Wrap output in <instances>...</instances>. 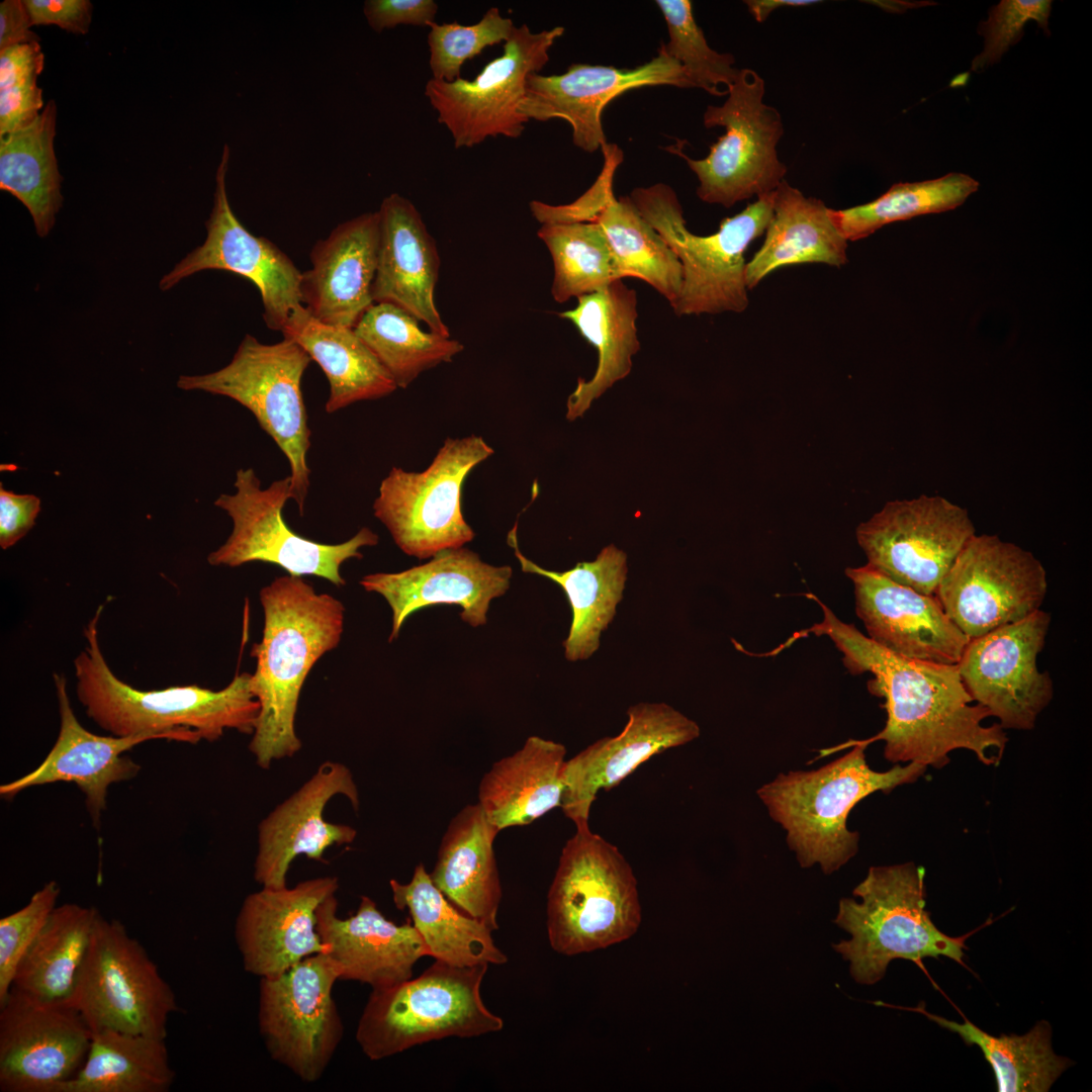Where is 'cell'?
<instances>
[{"instance_id":"4316f807","label":"cell","mask_w":1092,"mask_h":1092,"mask_svg":"<svg viewBox=\"0 0 1092 1092\" xmlns=\"http://www.w3.org/2000/svg\"><path fill=\"white\" fill-rule=\"evenodd\" d=\"M512 575L511 566L488 564L476 552L458 547L443 550L427 563L400 572L367 574L360 584L388 603L392 611L391 642L412 614L435 605L459 606L463 622L472 627L485 625L490 602L507 593Z\"/></svg>"},{"instance_id":"9c48e42d","label":"cell","mask_w":1092,"mask_h":1092,"mask_svg":"<svg viewBox=\"0 0 1092 1092\" xmlns=\"http://www.w3.org/2000/svg\"><path fill=\"white\" fill-rule=\"evenodd\" d=\"M310 361L290 339L263 344L248 334L226 366L207 374L182 375L177 381L183 390L228 396L254 415L289 463L292 499L301 516L309 487L311 435L301 379Z\"/></svg>"},{"instance_id":"d6a6232c","label":"cell","mask_w":1092,"mask_h":1092,"mask_svg":"<svg viewBox=\"0 0 1092 1092\" xmlns=\"http://www.w3.org/2000/svg\"><path fill=\"white\" fill-rule=\"evenodd\" d=\"M571 322L598 351V367L590 380L578 378L567 398L566 419L573 421L589 408L613 384L632 368V356L640 350L637 337L636 291L622 279L577 298V305L558 313Z\"/></svg>"},{"instance_id":"5bb4252c","label":"cell","mask_w":1092,"mask_h":1092,"mask_svg":"<svg viewBox=\"0 0 1092 1092\" xmlns=\"http://www.w3.org/2000/svg\"><path fill=\"white\" fill-rule=\"evenodd\" d=\"M563 26L533 32L527 24L515 26L503 53L488 62L472 80H428L425 96L437 112L438 122L450 132L456 149L473 148L489 138H519L528 120L520 106L527 79L549 62V52L563 35Z\"/></svg>"},{"instance_id":"e575fe53","label":"cell","mask_w":1092,"mask_h":1092,"mask_svg":"<svg viewBox=\"0 0 1092 1092\" xmlns=\"http://www.w3.org/2000/svg\"><path fill=\"white\" fill-rule=\"evenodd\" d=\"M846 249L847 241L832 222L829 207L784 180L774 191V214L764 242L746 263L747 289L783 267L811 263L841 267L847 262Z\"/></svg>"},{"instance_id":"277c9868","label":"cell","mask_w":1092,"mask_h":1092,"mask_svg":"<svg viewBox=\"0 0 1092 1092\" xmlns=\"http://www.w3.org/2000/svg\"><path fill=\"white\" fill-rule=\"evenodd\" d=\"M853 748L812 770H791L757 790L771 819L786 831V841L802 868L819 864L824 874L839 870L858 851L859 833L847 828L853 807L875 792L890 793L919 779L927 766L896 763L877 771L867 762L861 741H849L833 752Z\"/></svg>"},{"instance_id":"11a10c76","label":"cell","mask_w":1092,"mask_h":1092,"mask_svg":"<svg viewBox=\"0 0 1092 1092\" xmlns=\"http://www.w3.org/2000/svg\"><path fill=\"white\" fill-rule=\"evenodd\" d=\"M43 67L44 55L39 42L0 50V90L37 79Z\"/></svg>"},{"instance_id":"bcb514c9","label":"cell","mask_w":1092,"mask_h":1092,"mask_svg":"<svg viewBox=\"0 0 1092 1092\" xmlns=\"http://www.w3.org/2000/svg\"><path fill=\"white\" fill-rule=\"evenodd\" d=\"M668 31V41L661 44L665 53L682 68L691 87L705 90L714 96H723L735 81L739 70L729 53H718L710 48L702 28L697 24L692 2L689 0H657Z\"/></svg>"},{"instance_id":"6da1fadb","label":"cell","mask_w":1092,"mask_h":1092,"mask_svg":"<svg viewBox=\"0 0 1092 1092\" xmlns=\"http://www.w3.org/2000/svg\"><path fill=\"white\" fill-rule=\"evenodd\" d=\"M823 619L800 634L827 636L841 652L853 674L870 672L872 694L885 699V727L860 740L885 742L884 756L891 762H918L936 768L949 761L956 749L972 751L986 765L999 763L1008 741L999 724L983 725L989 711L967 692L957 664H937L906 658L888 651L842 622L819 599Z\"/></svg>"},{"instance_id":"c3c4849f","label":"cell","mask_w":1092,"mask_h":1092,"mask_svg":"<svg viewBox=\"0 0 1092 1092\" xmlns=\"http://www.w3.org/2000/svg\"><path fill=\"white\" fill-rule=\"evenodd\" d=\"M60 886L50 881L19 910L0 919V1004L12 986L16 968L56 908Z\"/></svg>"},{"instance_id":"2e32d148","label":"cell","mask_w":1092,"mask_h":1092,"mask_svg":"<svg viewBox=\"0 0 1092 1092\" xmlns=\"http://www.w3.org/2000/svg\"><path fill=\"white\" fill-rule=\"evenodd\" d=\"M1046 592V571L1030 551L997 535L975 534L934 596L971 640L1039 610Z\"/></svg>"},{"instance_id":"603a6c76","label":"cell","mask_w":1092,"mask_h":1092,"mask_svg":"<svg viewBox=\"0 0 1092 1092\" xmlns=\"http://www.w3.org/2000/svg\"><path fill=\"white\" fill-rule=\"evenodd\" d=\"M626 726L564 761L560 808L575 827L587 826L600 791H608L651 756L700 736L692 719L665 703H638L627 710Z\"/></svg>"},{"instance_id":"7a4b0ae2","label":"cell","mask_w":1092,"mask_h":1092,"mask_svg":"<svg viewBox=\"0 0 1092 1092\" xmlns=\"http://www.w3.org/2000/svg\"><path fill=\"white\" fill-rule=\"evenodd\" d=\"M262 639L253 645L251 691L260 705L249 750L264 769L301 748L295 731L300 691L315 662L340 643L343 604L302 576L276 577L260 590Z\"/></svg>"},{"instance_id":"ee69618b","label":"cell","mask_w":1092,"mask_h":1092,"mask_svg":"<svg viewBox=\"0 0 1092 1092\" xmlns=\"http://www.w3.org/2000/svg\"><path fill=\"white\" fill-rule=\"evenodd\" d=\"M978 188L979 182L971 176L948 173L931 180L896 183L871 202L829 208V215L844 239L854 242L895 221L954 209Z\"/></svg>"},{"instance_id":"f35d334b","label":"cell","mask_w":1092,"mask_h":1092,"mask_svg":"<svg viewBox=\"0 0 1092 1092\" xmlns=\"http://www.w3.org/2000/svg\"><path fill=\"white\" fill-rule=\"evenodd\" d=\"M56 124L57 105L50 100L32 123L0 136V189L27 208L40 238L53 230L64 200Z\"/></svg>"},{"instance_id":"f1b7e54d","label":"cell","mask_w":1092,"mask_h":1092,"mask_svg":"<svg viewBox=\"0 0 1092 1092\" xmlns=\"http://www.w3.org/2000/svg\"><path fill=\"white\" fill-rule=\"evenodd\" d=\"M378 211L379 245L372 286L374 303L400 307L429 331L451 337L435 301L440 256L415 204L398 193L384 197Z\"/></svg>"},{"instance_id":"5b68a950","label":"cell","mask_w":1092,"mask_h":1092,"mask_svg":"<svg viewBox=\"0 0 1092 1092\" xmlns=\"http://www.w3.org/2000/svg\"><path fill=\"white\" fill-rule=\"evenodd\" d=\"M925 870L914 862L871 867L853 889L859 900L842 898L835 924L850 934L833 944L849 962L854 981L874 985L898 959L922 966L926 958H948L963 966L966 939L940 931L926 910Z\"/></svg>"},{"instance_id":"8992f818","label":"cell","mask_w":1092,"mask_h":1092,"mask_svg":"<svg viewBox=\"0 0 1092 1092\" xmlns=\"http://www.w3.org/2000/svg\"><path fill=\"white\" fill-rule=\"evenodd\" d=\"M640 923L637 881L629 862L589 825L575 827L548 892L551 947L564 956L606 948L630 938Z\"/></svg>"},{"instance_id":"484cf974","label":"cell","mask_w":1092,"mask_h":1092,"mask_svg":"<svg viewBox=\"0 0 1092 1092\" xmlns=\"http://www.w3.org/2000/svg\"><path fill=\"white\" fill-rule=\"evenodd\" d=\"M855 612L868 637L897 655L958 664L970 639L950 621L935 596L918 593L869 564L847 567Z\"/></svg>"},{"instance_id":"7bdbcfd3","label":"cell","mask_w":1092,"mask_h":1092,"mask_svg":"<svg viewBox=\"0 0 1092 1092\" xmlns=\"http://www.w3.org/2000/svg\"><path fill=\"white\" fill-rule=\"evenodd\" d=\"M419 323L396 305L376 302L354 327L399 388H406L423 372L452 362L464 349L458 340L426 332Z\"/></svg>"},{"instance_id":"681fc988","label":"cell","mask_w":1092,"mask_h":1092,"mask_svg":"<svg viewBox=\"0 0 1092 1092\" xmlns=\"http://www.w3.org/2000/svg\"><path fill=\"white\" fill-rule=\"evenodd\" d=\"M1052 10L1050 0H1002L991 7L988 19L982 21L978 32L984 37V49L972 63V70L981 72L1000 61L1001 57L1023 35L1025 24L1034 20L1046 33Z\"/></svg>"},{"instance_id":"74e56055","label":"cell","mask_w":1092,"mask_h":1092,"mask_svg":"<svg viewBox=\"0 0 1092 1092\" xmlns=\"http://www.w3.org/2000/svg\"><path fill=\"white\" fill-rule=\"evenodd\" d=\"M282 335L298 344L324 371L330 385L328 414L387 396L398 388L354 329L320 322L307 312Z\"/></svg>"},{"instance_id":"b9f144b4","label":"cell","mask_w":1092,"mask_h":1092,"mask_svg":"<svg viewBox=\"0 0 1092 1092\" xmlns=\"http://www.w3.org/2000/svg\"><path fill=\"white\" fill-rule=\"evenodd\" d=\"M937 1025L960 1035L964 1042L977 1045L992 1067L998 1092H1046L1058 1078L1073 1065L1052 1048V1027L1038 1021L1028 1032L994 1036L968 1020L959 1023L926 1011L911 1008Z\"/></svg>"},{"instance_id":"83f0119b","label":"cell","mask_w":1092,"mask_h":1092,"mask_svg":"<svg viewBox=\"0 0 1092 1092\" xmlns=\"http://www.w3.org/2000/svg\"><path fill=\"white\" fill-rule=\"evenodd\" d=\"M59 704L60 730L57 740L32 771L0 786L2 798L11 800L25 789L58 782L74 783L85 796L86 808L95 828L106 809L110 785L138 776L141 765L122 754L133 746L153 739H168L164 734L145 733L130 736H101L85 729L71 706L64 675L55 673Z\"/></svg>"},{"instance_id":"f546056e","label":"cell","mask_w":1092,"mask_h":1092,"mask_svg":"<svg viewBox=\"0 0 1092 1092\" xmlns=\"http://www.w3.org/2000/svg\"><path fill=\"white\" fill-rule=\"evenodd\" d=\"M379 245L378 211L338 224L310 252L311 268L302 272L303 306L320 322L354 329L374 304L372 286Z\"/></svg>"},{"instance_id":"836d02e7","label":"cell","mask_w":1092,"mask_h":1092,"mask_svg":"<svg viewBox=\"0 0 1092 1092\" xmlns=\"http://www.w3.org/2000/svg\"><path fill=\"white\" fill-rule=\"evenodd\" d=\"M565 755L563 744L530 736L519 750L495 761L478 788L477 803L488 821L500 831L560 807Z\"/></svg>"},{"instance_id":"4dcf8cb0","label":"cell","mask_w":1092,"mask_h":1092,"mask_svg":"<svg viewBox=\"0 0 1092 1092\" xmlns=\"http://www.w3.org/2000/svg\"><path fill=\"white\" fill-rule=\"evenodd\" d=\"M315 915L316 931L340 969V980L367 984L372 990L390 987L413 978L416 963L428 956L413 924L386 919L367 896L348 918L338 916L335 895L320 904Z\"/></svg>"},{"instance_id":"7c38bea8","label":"cell","mask_w":1092,"mask_h":1092,"mask_svg":"<svg viewBox=\"0 0 1092 1092\" xmlns=\"http://www.w3.org/2000/svg\"><path fill=\"white\" fill-rule=\"evenodd\" d=\"M492 454L480 436L447 438L424 471L391 468L373 503L374 516L408 556L427 559L463 547L475 536L462 513L463 483Z\"/></svg>"},{"instance_id":"f907efd6","label":"cell","mask_w":1092,"mask_h":1092,"mask_svg":"<svg viewBox=\"0 0 1092 1092\" xmlns=\"http://www.w3.org/2000/svg\"><path fill=\"white\" fill-rule=\"evenodd\" d=\"M363 13L375 32L397 25L429 27L435 22L438 4L434 0H367Z\"/></svg>"},{"instance_id":"8fae6325","label":"cell","mask_w":1092,"mask_h":1092,"mask_svg":"<svg viewBox=\"0 0 1092 1092\" xmlns=\"http://www.w3.org/2000/svg\"><path fill=\"white\" fill-rule=\"evenodd\" d=\"M234 485L235 493H221L214 500V506L232 519L233 530L225 542L208 554L210 565L238 567L261 561L293 576L314 575L342 586L346 581L341 565L363 558L361 548L378 544V535L367 527L339 544L320 543L292 531L282 516L286 502L292 499L289 475L263 489L253 468H240Z\"/></svg>"},{"instance_id":"9f6ffc18","label":"cell","mask_w":1092,"mask_h":1092,"mask_svg":"<svg viewBox=\"0 0 1092 1092\" xmlns=\"http://www.w3.org/2000/svg\"><path fill=\"white\" fill-rule=\"evenodd\" d=\"M32 26L24 0H4L0 3V50L39 42V36L30 29Z\"/></svg>"},{"instance_id":"d4e9b609","label":"cell","mask_w":1092,"mask_h":1092,"mask_svg":"<svg viewBox=\"0 0 1092 1092\" xmlns=\"http://www.w3.org/2000/svg\"><path fill=\"white\" fill-rule=\"evenodd\" d=\"M339 889L337 877L302 881L293 887H262L246 897L235 937L247 972L278 976L307 957L328 953L316 931V909Z\"/></svg>"},{"instance_id":"4fadbf2b","label":"cell","mask_w":1092,"mask_h":1092,"mask_svg":"<svg viewBox=\"0 0 1092 1092\" xmlns=\"http://www.w3.org/2000/svg\"><path fill=\"white\" fill-rule=\"evenodd\" d=\"M71 1003L92 1033L116 1030L167 1038L176 996L139 940L98 915Z\"/></svg>"},{"instance_id":"ac0fdd59","label":"cell","mask_w":1092,"mask_h":1092,"mask_svg":"<svg viewBox=\"0 0 1092 1092\" xmlns=\"http://www.w3.org/2000/svg\"><path fill=\"white\" fill-rule=\"evenodd\" d=\"M230 157L231 150L224 145L215 173L213 205L205 222L203 244L165 274L159 288L167 291L204 270L241 275L259 289L267 327L283 333L293 321L308 312L301 301L302 272L274 243L252 235L235 215L226 193Z\"/></svg>"},{"instance_id":"cb8c5ba5","label":"cell","mask_w":1092,"mask_h":1092,"mask_svg":"<svg viewBox=\"0 0 1092 1092\" xmlns=\"http://www.w3.org/2000/svg\"><path fill=\"white\" fill-rule=\"evenodd\" d=\"M337 795L345 796L358 810L359 793L351 770L341 762L325 761L260 822L254 878L262 887L286 886L296 856L323 861L328 848L355 840V828L324 818L325 807Z\"/></svg>"},{"instance_id":"f5cc1de1","label":"cell","mask_w":1092,"mask_h":1092,"mask_svg":"<svg viewBox=\"0 0 1092 1092\" xmlns=\"http://www.w3.org/2000/svg\"><path fill=\"white\" fill-rule=\"evenodd\" d=\"M32 25H57L62 29L86 34L92 20L89 0H24Z\"/></svg>"},{"instance_id":"e0dca14e","label":"cell","mask_w":1092,"mask_h":1092,"mask_svg":"<svg viewBox=\"0 0 1092 1092\" xmlns=\"http://www.w3.org/2000/svg\"><path fill=\"white\" fill-rule=\"evenodd\" d=\"M976 534L966 509L939 495L890 500L855 531L868 563L892 580L934 596Z\"/></svg>"},{"instance_id":"ab89813d","label":"cell","mask_w":1092,"mask_h":1092,"mask_svg":"<svg viewBox=\"0 0 1092 1092\" xmlns=\"http://www.w3.org/2000/svg\"><path fill=\"white\" fill-rule=\"evenodd\" d=\"M99 914L75 903L56 906L21 958L11 988L42 1000L71 1002Z\"/></svg>"},{"instance_id":"9a60e30c","label":"cell","mask_w":1092,"mask_h":1092,"mask_svg":"<svg viewBox=\"0 0 1092 1092\" xmlns=\"http://www.w3.org/2000/svg\"><path fill=\"white\" fill-rule=\"evenodd\" d=\"M340 969L328 953L261 978L259 1030L270 1057L305 1083L322 1078L344 1033L333 998Z\"/></svg>"},{"instance_id":"6f0895ef","label":"cell","mask_w":1092,"mask_h":1092,"mask_svg":"<svg viewBox=\"0 0 1092 1092\" xmlns=\"http://www.w3.org/2000/svg\"><path fill=\"white\" fill-rule=\"evenodd\" d=\"M820 2L818 0H747L744 3L753 18L761 23L779 8L809 6Z\"/></svg>"},{"instance_id":"44dd1931","label":"cell","mask_w":1092,"mask_h":1092,"mask_svg":"<svg viewBox=\"0 0 1092 1092\" xmlns=\"http://www.w3.org/2000/svg\"><path fill=\"white\" fill-rule=\"evenodd\" d=\"M661 85L692 88L680 65L660 47L656 57L633 69L572 64L559 75L531 74L520 112L528 121H567L573 145L594 153L608 145L605 107L629 90Z\"/></svg>"},{"instance_id":"db71d44e","label":"cell","mask_w":1092,"mask_h":1092,"mask_svg":"<svg viewBox=\"0 0 1092 1092\" xmlns=\"http://www.w3.org/2000/svg\"><path fill=\"white\" fill-rule=\"evenodd\" d=\"M40 511L39 498L30 493L17 494L0 485V546L6 550L23 538L35 525Z\"/></svg>"},{"instance_id":"7402d4cb","label":"cell","mask_w":1092,"mask_h":1092,"mask_svg":"<svg viewBox=\"0 0 1092 1092\" xmlns=\"http://www.w3.org/2000/svg\"><path fill=\"white\" fill-rule=\"evenodd\" d=\"M602 152L603 171L581 197L566 205L533 200L531 213L541 224L598 222L611 245L623 278L634 277L648 283L672 306L682 286L681 264L630 197L614 196L612 182L615 170L623 160L621 150L608 144Z\"/></svg>"},{"instance_id":"60d3db41","label":"cell","mask_w":1092,"mask_h":1092,"mask_svg":"<svg viewBox=\"0 0 1092 1092\" xmlns=\"http://www.w3.org/2000/svg\"><path fill=\"white\" fill-rule=\"evenodd\" d=\"M174 1078L166 1039L102 1030L92 1034L78 1072L54 1092H167Z\"/></svg>"},{"instance_id":"3957f363","label":"cell","mask_w":1092,"mask_h":1092,"mask_svg":"<svg viewBox=\"0 0 1092 1092\" xmlns=\"http://www.w3.org/2000/svg\"><path fill=\"white\" fill-rule=\"evenodd\" d=\"M99 606L84 629L87 646L74 659L76 694L87 716L111 735L156 733L196 744L218 740L225 730L253 734L260 705L251 673H237L223 689L196 685L143 691L118 678L101 651Z\"/></svg>"},{"instance_id":"ba28073f","label":"cell","mask_w":1092,"mask_h":1092,"mask_svg":"<svg viewBox=\"0 0 1092 1092\" xmlns=\"http://www.w3.org/2000/svg\"><path fill=\"white\" fill-rule=\"evenodd\" d=\"M630 199L681 264L682 286L671 306L677 315L739 313L747 308L744 253L771 220L774 191L723 219L709 236L688 230L679 200L664 183L635 188Z\"/></svg>"},{"instance_id":"52a82bcc","label":"cell","mask_w":1092,"mask_h":1092,"mask_svg":"<svg viewBox=\"0 0 1092 1092\" xmlns=\"http://www.w3.org/2000/svg\"><path fill=\"white\" fill-rule=\"evenodd\" d=\"M488 966L456 967L436 960L418 978L373 989L356 1030L364 1055L378 1061L432 1040L500 1031L504 1020L487 1009L480 994Z\"/></svg>"},{"instance_id":"ffe728a7","label":"cell","mask_w":1092,"mask_h":1092,"mask_svg":"<svg viewBox=\"0 0 1092 1092\" xmlns=\"http://www.w3.org/2000/svg\"><path fill=\"white\" fill-rule=\"evenodd\" d=\"M92 1034L71 1002L11 988L0 1004V1091L54 1092L81 1068Z\"/></svg>"},{"instance_id":"1f68e13d","label":"cell","mask_w":1092,"mask_h":1092,"mask_svg":"<svg viewBox=\"0 0 1092 1092\" xmlns=\"http://www.w3.org/2000/svg\"><path fill=\"white\" fill-rule=\"evenodd\" d=\"M498 832L478 803L466 805L450 820L430 873L448 900L492 931L503 895L493 850Z\"/></svg>"},{"instance_id":"d6986e66","label":"cell","mask_w":1092,"mask_h":1092,"mask_svg":"<svg viewBox=\"0 0 1092 1092\" xmlns=\"http://www.w3.org/2000/svg\"><path fill=\"white\" fill-rule=\"evenodd\" d=\"M1051 615L1040 609L967 644L957 666L976 704L1005 729L1031 730L1054 697L1048 671L1037 667Z\"/></svg>"},{"instance_id":"d590c367","label":"cell","mask_w":1092,"mask_h":1092,"mask_svg":"<svg viewBox=\"0 0 1092 1092\" xmlns=\"http://www.w3.org/2000/svg\"><path fill=\"white\" fill-rule=\"evenodd\" d=\"M523 572L537 574L557 583L565 593L572 613L569 633L563 641L569 661L589 658L600 647L601 635L613 621L623 599L627 580V555L610 544L593 561L578 562L565 571L542 568L519 548L517 524L508 534Z\"/></svg>"},{"instance_id":"f6af8a7d","label":"cell","mask_w":1092,"mask_h":1092,"mask_svg":"<svg viewBox=\"0 0 1092 1092\" xmlns=\"http://www.w3.org/2000/svg\"><path fill=\"white\" fill-rule=\"evenodd\" d=\"M554 266L551 294L565 302L623 279L611 245L596 221L544 223L537 232Z\"/></svg>"},{"instance_id":"30bf717a","label":"cell","mask_w":1092,"mask_h":1092,"mask_svg":"<svg viewBox=\"0 0 1092 1092\" xmlns=\"http://www.w3.org/2000/svg\"><path fill=\"white\" fill-rule=\"evenodd\" d=\"M764 93L762 77L751 69H740L727 88L725 102L709 105L704 112L706 127L725 128L708 156L693 159L679 147H670L696 174L702 201L730 208L775 191L785 180L788 169L777 151L783 121L780 112L764 103Z\"/></svg>"},{"instance_id":"8d00e7d4","label":"cell","mask_w":1092,"mask_h":1092,"mask_svg":"<svg viewBox=\"0 0 1092 1092\" xmlns=\"http://www.w3.org/2000/svg\"><path fill=\"white\" fill-rule=\"evenodd\" d=\"M389 886L394 905L408 911L429 957L456 967L508 962L492 938V930L457 910L433 883L423 863L415 868L408 883L390 880Z\"/></svg>"},{"instance_id":"816d5d0a","label":"cell","mask_w":1092,"mask_h":1092,"mask_svg":"<svg viewBox=\"0 0 1092 1092\" xmlns=\"http://www.w3.org/2000/svg\"><path fill=\"white\" fill-rule=\"evenodd\" d=\"M44 105L37 79L0 90V136L32 123Z\"/></svg>"},{"instance_id":"7dc6e473","label":"cell","mask_w":1092,"mask_h":1092,"mask_svg":"<svg viewBox=\"0 0 1092 1092\" xmlns=\"http://www.w3.org/2000/svg\"><path fill=\"white\" fill-rule=\"evenodd\" d=\"M514 27L513 20L503 16L497 7H490L474 24L431 23L427 41L432 79L453 82L461 78L466 61L488 47L504 44Z\"/></svg>"}]
</instances>
